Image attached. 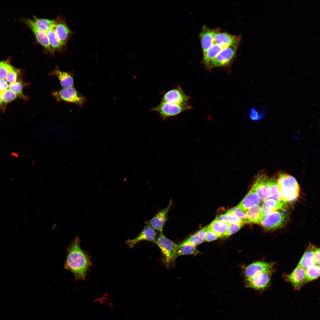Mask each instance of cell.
<instances>
[{
	"instance_id": "obj_37",
	"label": "cell",
	"mask_w": 320,
	"mask_h": 320,
	"mask_svg": "<svg viewBox=\"0 0 320 320\" xmlns=\"http://www.w3.org/2000/svg\"><path fill=\"white\" fill-rule=\"evenodd\" d=\"M219 238H220V236L209 228L208 226L204 241L208 242L210 241L215 240Z\"/></svg>"
},
{
	"instance_id": "obj_40",
	"label": "cell",
	"mask_w": 320,
	"mask_h": 320,
	"mask_svg": "<svg viewBox=\"0 0 320 320\" xmlns=\"http://www.w3.org/2000/svg\"><path fill=\"white\" fill-rule=\"evenodd\" d=\"M250 113V118L253 121H257L262 119L265 114L264 111L258 113L256 110L254 108L251 109Z\"/></svg>"
},
{
	"instance_id": "obj_15",
	"label": "cell",
	"mask_w": 320,
	"mask_h": 320,
	"mask_svg": "<svg viewBox=\"0 0 320 320\" xmlns=\"http://www.w3.org/2000/svg\"><path fill=\"white\" fill-rule=\"evenodd\" d=\"M55 19L54 27L55 32L61 42L65 46L72 34V31L62 17L57 16Z\"/></svg>"
},
{
	"instance_id": "obj_7",
	"label": "cell",
	"mask_w": 320,
	"mask_h": 320,
	"mask_svg": "<svg viewBox=\"0 0 320 320\" xmlns=\"http://www.w3.org/2000/svg\"><path fill=\"white\" fill-rule=\"evenodd\" d=\"M282 210L275 211L262 217L260 225L268 231L275 230L281 227L287 220V215Z\"/></svg>"
},
{
	"instance_id": "obj_36",
	"label": "cell",
	"mask_w": 320,
	"mask_h": 320,
	"mask_svg": "<svg viewBox=\"0 0 320 320\" xmlns=\"http://www.w3.org/2000/svg\"><path fill=\"white\" fill-rule=\"evenodd\" d=\"M0 94L3 102L6 103L10 102L15 99L17 95L9 89L0 93Z\"/></svg>"
},
{
	"instance_id": "obj_31",
	"label": "cell",
	"mask_w": 320,
	"mask_h": 320,
	"mask_svg": "<svg viewBox=\"0 0 320 320\" xmlns=\"http://www.w3.org/2000/svg\"><path fill=\"white\" fill-rule=\"evenodd\" d=\"M215 220L243 225L244 224L241 219L235 215L226 212L225 213L217 216Z\"/></svg>"
},
{
	"instance_id": "obj_9",
	"label": "cell",
	"mask_w": 320,
	"mask_h": 320,
	"mask_svg": "<svg viewBox=\"0 0 320 320\" xmlns=\"http://www.w3.org/2000/svg\"><path fill=\"white\" fill-rule=\"evenodd\" d=\"M190 97L185 93L180 86L169 90L163 95L161 101L172 104L183 105L189 103Z\"/></svg>"
},
{
	"instance_id": "obj_22",
	"label": "cell",
	"mask_w": 320,
	"mask_h": 320,
	"mask_svg": "<svg viewBox=\"0 0 320 320\" xmlns=\"http://www.w3.org/2000/svg\"><path fill=\"white\" fill-rule=\"evenodd\" d=\"M237 37L215 29L213 37L214 44L228 47L233 43Z\"/></svg>"
},
{
	"instance_id": "obj_3",
	"label": "cell",
	"mask_w": 320,
	"mask_h": 320,
	"mask_svg": "<svg viewBox=\"0 0 320 320\" xmlns=\"http://www.w3.org/2000/svg\"><path fill=\"white\" fill-rule=\"evenodd\" d=\"M155 243L161 251L164 263L168 267L175 260V256L178 244L166 237L163 232H160L159 235L156 237Z\"/></svg>"
},
{
	"instance_id": "obj_34",
	"label": "cell",
	"mask_w": 320,
	"mask_h": 320,
	"mask_svg": "<svg viewBox=\"0 0 320 320\" xmlns=\"http://www.w3.org/2000/svg\"><path fill=\"white\" fill-rule=\"evenodd\" d=\"M8 60L0 61V80L5 79L7 75L13 68Z\"/></svg>"
},
{
	"instance_id": "obj_43",
	"label": "cell",
	"mask_w": 320,
	"mask_h": 320,
	"mask_svg": "<svg viewBox=\"0 0 320 320\" xmlns=\"http://www.w3.org/2000/svg\"><path fill=\"white\" fill-rule=\"evenodd\" d=\"M11 155H12V156H14L15 157H16L17 158V157H18V154H17V153H14V152H12V153H11Z\"/></svg>"
},
{
	"instance_id": "obj_33",
	"label": "cell",
	"mask_w": 320,
	"mask_h": 320,
	"mask_svg": "<svg viewBox=\"0 0 320 320\" xmlns=\"http://www.w3.org/2000/svg\"><path fill=\"white\" fill-rule=\"evenodd\" d=\"M23 85L20 82L10 84L9 85V89L15 93L17 95L25 100H29V97L24 95L23 93Z\"/></svg>"
},
{
	"instance_id": "obj_19",
	"label": "cell",
	"mask_w": 320,
	"mask_h": 320,
	"mask_svg": "<svg viewBox=\"0 0 320 320\" xmlns=\"http://www.w3.org/2000/svg\"><path fill=\"white\" fill-rule=\"evenodd\" d=\"M49 74L50 76L57 77L63 88L74 87L73 74L71 72L61 71L57 67L52 73Z\"/></svg>"
},
{
	"instance_id": "obj_24",
	"label": "cell",
	"mask_w": 320,
	"mask_h": 320,
	"mask_svg": "<svg viewBox=\"0 0 320 320\" xmlns=\"http://www.w3.org/2000/svg\"><path fill=\"white\" fill-rule=\"evenodd\" d=\"M227 47L217 44H213L203 54V62L205 66L206 67L213 59Z\"/></svg>"
},
{
	"instance_id": "obj_39",
	"label": "cell",
	"mask_w": 320,
	"mask_h": 320,
	"mask_svg": "<svg viewBox=\"0 0 320 320\" xmlns=\"http://www.w3.org/2000/svg\"><path fill=\"white\" fill-rule=\"evenodd\" d=\"M243 225L233 223H229V225L225 236L228 237L231 235L238 231Z\"/></svg>"
},
{
	"instance_id": "obj_21",
	"label": "cell",
	"mask_w": 320,
	"mask_h": 320,
	"mask_svg": "<svg viewBox=\"0 0 320 320\" xmlns=\"http://www.w3.org/2000/svg\"><path fill=\"white\" fill-rule=\"evenodd\" d=\"M207 228L208 226L201 228L193 235L178 244V247L185 244H190L196 246L200 244L204 241Z\"/></svg>"
},
{
	"instance_id": "obj_20",
	"label": "cell",
	"mask_w": 320,
	"mask_h": 320,
	"mask_svg": "<svg viewBox=\"0 0 320 320\" xmlns=\"http://www.w3.org/2000/svg\"><path fill=\"white\" fill-rule=\"evenodd\" d=\"M215 31V29H211L205 26L203 27L199 37L203 54L214 44Z\"/></svg>"
},
{
	"instance_id": "obj_18",
	"label": "cell",
	"mask_w": 320,
	"mask_h": 320,
	"mask_svg": "<svg viewBox=\"0 0 320 320\" xmlns=\"http://www.w3.org/2000/svg\"><path fill=\"white\" fill-rule=\"evenodd\" d=\"M287 203L283 201H277L271 199L263 201L261 206L262 216L268 215L275 211L284 209L287 206Z\"/></svg>"
},
{
	"instance_id": "obj_4",
	"label": "cell",
	"mask_w": 320,
	"mask_h": 320,
	"mask_svg": "<svg viewBox=\"0 0 320 320\" xmlns=\"http://www.w3.org/2000/svg\"><path fill=\"white\" fill-rule=\"evenodd\" d=\"M240 41V37L237 36L232 44L222 50L206 67L209 69L228 65L235 57Z\"/></svg>"
},
{
	"instance_id": "obj_28",
	"label": "cell",
	"mask_w": 320,
	"mask_h": 320,
	"mask_svg": "<svg viewBox=\"0 0 320 320\" xmlns=\"http://www.w3.org/2000/svg\"><path fill=\"white\" fill-rule=\"evenodd\" d=\"M229 225L228 223L214 220L208 226L221 237L226 236Z\"/></svg>"
},
{
	"instance_id": "obj_42",
	"label": "cell",
	"mask_w": 320,
	"mask_h": 320,
	"mask_svg": "<svg viewBox=\"0 0 320 320\" xmlns=\"http://www.w3.org/2000/svg\"><path fill=\"white\" fill-rule=\"evenodd\" d=\"M9 85L6 80H0V93L2 92L7 89Z\"/></svg>"
},
{
	"instance_id": "obj_23",
	"label": "cell",
	"mask_w": 320,
	"mask_h": 320,
	"mask_svg": "<svg viewBox=\"0 0 320 320\" xmlns=\"http://www.w3.org/2000/svg\"><path fill=\"white\" fill-rule=\"evenodd\" d=\"M312 244H309L298 265L305 269L316 264L312 249Z\"/></svg>"
},
{
	"instance_id": "obj_17",
	"label": "cell",
	"mask_w": 320,
	"mask_h": 320,
	"mask_svg": "<svg viewBox=\"0 0 320 320\" xmlns=\"http://www.w3.org/2000/svg\"><path fill=\"white\" fill-rule=\"evenodd\" d=\"M263 201L262 199L252 188L237 206L244 212L255 204L260 205Z\"/></svg>"
},
{
	"instance_id": "obj_10",
	"label": "cell",
	"mask_w": 320,
	"mask_h": 320,
	"mask_svg": "<svg viewBox=\"0 0 320 320\" xmlns=\"http://www.w3.org/2000/svg\"><path fill=\"white\" fill-rule=\"evenodd\" d=\"M272 273L271 272H263L247 280L246 287L260 291H263L270 284Z\"/></svg>"
},
{
	"instance_id": "obj_2",
	"label": "cell",
	"mask_w": 320,
	"mask_h": 320,
	"mask_svg": "<svg viewBox=\"0 0 320 320\" xmlns=\"http://www.w3.org/2000/svg\"><path fill=\"white\" fill-rule=\"evenodd\" d=\"M277 183L281 199L287 203L296 199L299 196L300 187L293 177L284 173H280Z\"/></svg>"
},
{
	"instance_id": "obj_26",
	"label": "cell",
	"mask_w": 320,
	"mask_h": 320,
	"mask_svg": "<svg viewBox=\"0 0 320 320\" xmlns=\"http://www.w3.org/2000/svg\"><path fill=\"white\" fill-rule=\"evenodd\" d=\"M50 46L54 51L62 50L64 45L58 37L54 27L47 32Z\"/></svg>"
},
{
	"instance_id": "obj_44",
	"label": "cell",
	"mask_w": 320,
	"mask_h": 320,
	"mask_svg": "<svg viewBox=\"0 0 320 320\" xmlns=\"http://www.w3.org/2000/svg\"><path fill=\"white\" fill-rule=\"evenodd\" d=\"M57 226V224L56 223H55L52 226V229H54Z\"/></svg>"
},
{
	"instance_id": "obj_30",
	"label": "cell",
	"mask_w": 320,
	"mask_h": 320,
	"mask_svg": "<svg viewBox=\"0 0 320 320\" xmlns=\"http://www.w3.org/2000/svg\"><path fill=\"white\" fill-rule=\"evenodd\" d=\"M199 252L196 246L185 244L177 247L175 253V260L178 257L182 255L196 254Z\"/></svg>"
},
{
	"instance_id": "obj_12",
	"label": "cell",
	"mask_w": 320,
	"mask_h": 320,
	"mask_svg": "<svg viewBox=\"0 0 320 320\" xmlns=\"http://www.w3.org/2000/svg\"><path fill=\"white\" fill-rule=\"evenodd\" d=\"M172 203L171 199L167 207L159 211L153 218L146 222L147 225H150L155 230L163 232V226L168 220V213Z\"/></svg>"
},
{
	"instance_id": "obj_6",
	"label": "cell",
	"mask_w": 320,
	"mask_h": 320,
	"mask_svg": "<svg viewBox=\"0 0 320 320\" xmlns=\"http://www.w3.org/2000/svg\"><path fill=\"white\" fill-rule=\"evenodd\" d=\"M191 108V106L189 104L179 105L161 101L159 105L152 108L151 110L158 113L162 119H165Z\"/></svg>"
},
{
	"instance_id": "obj_16",
	"label": "cell",
	"mask_w": 320,
	"mask_h": 320,
	"mask_svg": "<svg viewBox=\"0 0 320 320\" xmlns=\"http://www.w3.org/2000/svg\"><path fill=\"white\" fill-rule=\"evenodd\" d=\"M25 22L32 30L37 41L47 51L53 53L54 52L49 44L47 32L41 31L37 29L34 25L32 20L27 19L25 20Z\"/></svg>"
},
{
	"instance_id": "obj_29",
	"label": "cell",
	"mask_w": 320,
	"mask_h": 320,
	"mask_svg": "<svg viewBox=\"0 0 320 320\" xmlns=\"http://www.w3.org/2000/svg\"><path fill=\"white\" fill-rule=\"evenodd\" d=\"M269 183L270 196L268 199H272L279 202L283 201L281 199L276 178L275 177L269 178Z\"/></svg>"
},
{
	"instance_id": "obj_13",
	"label": "cell",
	"mask_w": 320,
	"mask_h": 320,
	"mask_svg": "<svg viewBox=\"0 0 320 320\" xmlns=\"http://www.w3.org/2000/svg\"><path fill=\"white\" fill-rule=\"evenodd\" d=\"M306 269L297 265L290 273L286 276L285 280L290 283L295 290H299L305 284Z\"/></svg>"
},
{
	"instance_id": "obj_8",
	"label": "cell",
	"mask_w": 320,
	"mask_h": 320,
	"mask_svg": "<svg viewBox=\"0 0 320 320\" xmlns=\"http://www.w3.org/2000/svg\"><path fill=\"white\" fill-rule=\"evenodd\" d=\"M269 178L263 170L259 172L254 178L251 188L263 201L268 199L270 196Z\"/></svg>"
},
{
	"instance_id": "obj_35",
	"label": "cell",
	"mask_w": 320,
	"mask_h": 320,
	"mask_svg": "<svg viewBox=\"0 0 320 320\" xmlns=\"http://www.w3.org/2000/svg\"><path fill=\"white\" fill-rule=\"evenodd\" d=\"M226 212L232 213L237 216L241 219L244 224L250 223L245 213L237 206L229 209Z\"/></svg>"
},
{
	"instance_id": "obj_11",
	"label": "cell",
	"mask_w": 320,
	"mask_h": 320,
	"mask_svg": "<svg viewBox=\"0 0 320 320\" xmlns=\"http://www.w3.org/2000/svg\"><path fill=\"white\" fill-rule=\"evenodd\" d=\"M274 264L264 261L254 262L247 266L245 269L244 275L247 280L256 275L264 272H273Z\"/></svg>"
},
{
	"instance_id": "obj_41",
	"label": "cell",
	"mask_w": 320,
	"mask_h": 320,
	"mask_svg": "<svg viewBox=\"0 0 320 320\" xmlns=\"http://www.w3.org/2000/svg\"><path fill=\"white\" fill-rule=\"evenodd\" d=\"M312 249L316 264L320 265V249L312 244Z\"/></svg>"
},
{
	"instance_id": "obj_27",
	"label": "cell",
	"mask_w": 320,
	"mask_h": 320,
	"mask_svg": "<svg viewBox=\"0 0 320 320\" xmlns=\"http://www.w3.org/2000/svg\"><path fill=\"white\" fill-rule=\"evenodd\" d=\"M32 20L36 27L43 31L47 32L54 27L55 19L39 18L34 16Z\"/></svg>"
},
{
	"instance_id": "obj_5",
	"label": "cell",
	"mask_w": 320,
	"mask_h": 320,
	"mask_svg": "<svg viewBox=\"0 0 320 320\" xmlns=\"http://www.w3.org/2000/svg\"><path fill=\"white\" fill-rule=\"evenodd\" d=\"M51 95L57 102L63 101L73 103L79 107H82L86 101V97L74 87L63 88L59 90L53 91Z\"/></svg>"
},
{
	"instance_id": "obj_1",
	"label": "cell",
	"mask_w": 320,
	"mask_h": 320,
	"mask_svg": "<svg viewBox=\"0 0 320 320\" xmlns=\"http://www.w3.org/2000/svg\"><path fill=\"white\" fill-rule=\"evenodd\" d=\"M80 244V239L76 237L66 248L64 267L73 274L75 280L85 279L91 263L89 256L82 249Z\"/></svg>"
},
{
	"instance_id": "obj_38",
	"label": "cell",
	"mask_w": 320,
	"mask_h": 320,
	"mask_svg": "<svg viewBox=\"0 0 320 320\" xmlns=\"http://www.w3.org/2000/svg\"><path fill=\"white\" fill-rule=\"evenodd\" d=\"M17 73L13 67L6 76L5 79L8 82L12 84L17 82Z\"/></svg>"
},
{
	"instance_id": "obj_14",
	"label": "cell",
	"mask_w": 320,
	"mask_h": 320,
	"mask_svg": "<svg viewBox=\"0 0 320 320\" xmlns=\"http://www.w3.org/2000/svg\"><path fill=\"white\" fill-rule=\"evenodd\" d=\"M156 232L151 226L147 225L138 235L135 239H129L126 244L132 248L137 243L143 241H147L155 243L156 238Z\"/></svg>"
},
{
	"instance_id": "obj_25",
	"label": "cell",
	"mask_w": 320,
	"mask_h": 320,
	"mask_svg": "<svg viewBox=\"0 0 320 320\" xmlns=\"http://www.w3.org/2000/svg\"><path fill=\"white\" fill-rule=\"evenodd\" d=\"M244 212L249 220L250 223L260 225L262 217L261 213V208L260 205H254Z\"/></svg>"
},
{
	"instance_id": "obj_32",
	"label": "cell",
	"mask_w": 320,
	"mask_h": 320,
	"mask_svg": "<svg viewBox=\"0 0 320 320\" xmlns=\"http://www.w3.org/2000/svg\"><path fill=\"white\" fill-rule=\"evenodd\" d=\"M320 276V265L315 264L306 269L305 284L317 279Z\"/></svg>"
}]
</instances>
